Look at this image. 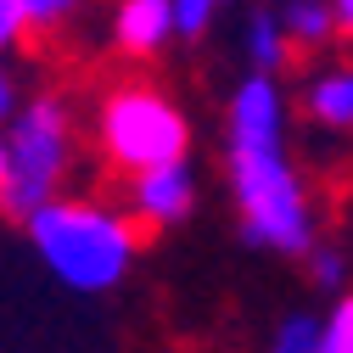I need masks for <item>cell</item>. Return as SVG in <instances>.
<instances>
[{
	"label": "cell",
	"mask_w": 353,
	"mask_h": 353,
	"mask_svg": "<svg viewBox=\"0 0 353 353\" xmlns=\"http://www.w3.org/2000/svg\"><path fill=\"white\" fill-rule=\"evenodd\" d=\"M28 241L46 258V270L68 292H112L141 247V219L112 213L101 202H79V196H51L39 202L28 219Z\"/></svg>",
	"instance_id": "cell-1"
},
{
	"label": "cell",
	"mask_w": 353,
	"mask_h": 353,
	"mask_svg": "<svg viewBox=\"0 0 353 353\" xmlns=\"http://www.w3.org/2000/svg\"><path fill=\"white\" fill-rule=\"evenodd\" d=\"M230 191L241 208V230L252 247L303 252L314 247V208L303 174L286 163L281 146H230Z\"/></svg>",
	"instance_id": "cell-2"
},
{
	"label": "cell",
	"mask_w": 353,
	"mask_h": 353,
	"mask_svg": "<svg viewBox=\"0 0 353 353\" xmlns=\"http://www.w3.org/2000/svg\"><path fill=\"white\" fill-rule=\"evenodd\" d=\"M96 141L112 168L141 174L157 163L191 157V118L152 84H118L96 112Z\"/></svg>",
	"instance_id": "cell-3"
},
{
	"label": "cell",
	"mask_w": 353,
	"mask_h": 353,
	"mask_svg": "<svg viewBox=\"0 0 353 353\" xmlns=\"http://www.w3.org/2000/svg\"><path fill=\"white\" fill-rule=\"evenodd\" d=\"M6 157H12V174H6V191H0V213L12 219H28L39 202H51L62 191V174L73 163V118L57 96H34L12 112V129H6Z\"/></svg>",
	"instance_id": "cell-4"
},
{
	"label": "cell",
	"mask_w": 353,
	"mask_h": 353,
	"mask_svg": "<svg viewBox=\"0 0 353 353\" xmlns=\"http://www.w3.org/2000/svg\"><path fill=\"white\" fill-rule=\"evenodd\" d=\"M281 135H286L281 84L263 68H252L230 96V146H281Z\"/></svg>",
	"instance_id": "cell-5"
},
{
	"label": "cell",
	"mask_w": 353,
	"mask_h": 353,
	"mask_svg": "<svg viewBox=\"0 0 353 353\" xmlns=\"http://www.w3.org/2000/svg\"><path fill=\"white\" fill-rule=\"evenodd\" d=\"M191 208H196V174L185 168V157L129 174V213L141 225H180Z\"/></svg>",
	"instance_id": "cell-6"
},
{
	"label": "cell",
	"mask_w": 353,
	"mask_h": 353,
	"mask_svg": "<svg viewBox=\"0 0 353 353\" xmlns=\"http://www.w3.org/2000/svg\"><path fill=\"white\" fill-rule=\"evenodd\" d=\"M174 34H180L174 0H118V12H112L118 51H129V57H157Z\"/></svg>",
	"instance_id": "cell-7"
},
{
	"label": "cell",
	"mask_w": 353,
	"mask_h": 353,
	"mask_svg": "<svg viewBox=\"0 0 353 353\" xmlns=\"http://www.w3.org/2000/svg\"><path fill=\"white\" fill-rule=\"evenodd\" d=\"M281 23H286V34H292L297 51H320V46H331V34L342 28L331 0H281Z\"/></svg>",
	"instance_id": "cell-8"
},
{
	"label": "cell",
	"mask_w": 353,
	"mask_h": 353,
	"mask_svg": "<svg viewBox=\"0 0 353 353\" xmlns=\"http://www.w3.org/2000/svg\"><path fill=\"white\" fill-rule=\"evenodd\" d=\"M308 112L325 129H353V68H325L308 84Z\"/></svg>",
	"instance_id": "cell-9"
},
{
	"label": "cell",
	"mask_w": 353,
	"mask_h": 353,
	"mask_svg": "<svg viewBox=\"0 0 353 353\" xmlns=\"http://www.w3.org/2000/svg\"><path fill=\"white\" fill-rule=\"evenodd\" d=\"M241 46H247V62L263 68V73H275V68L297 51L292 34H286V23H281V12H252L247 28H241Z\"/></svg>",
	"instance_id": "cell-10"
},
{
	"label": "cell",
	"mask_w": 353,
	"mask_h": 353,
	"mask_svg": "<svg viewBox=\"0 0 353 353\" xmlns=\"http://www.w3.org/2000/svg\"><path fill=\"white\" fill-rule=\"evenodd\" d=\"M275 353H325V320L292 314V320L275 331Z\"/></svg>",
	"instance_id": "cell-11"
},
{
	"label": "cell",
	"mask_w": 353,
	"mask_h": 353,
	"mask_svg": "<svg viewBox=\"0 0 353 353\" xmlns=\"http://www.w3.org/2000/svg\"><path fill=\"white\" fill-rule=\"evenodd\" d=\"M325 353H353V292H342L325 314Z\"/></svg>",
	"instance_id": "cell-12"
},
{
	"label": "cell",
	"mask_w": 353,
	"mask_h": 353,
	"mask_svg": "<svg viewBox=\"0 0 353 353\" xmlns=\"http://www.w3.org/2000/svg\"><path fill=\"white\" fill-rule=\"evenodd\" d=\"M28 28H34V17H28L23 0H0V57L17 51L23 39H28Z\"/></svg>",
	"instance_id": "cell-13"
},
{
	"label": "cell",
	"mask_w": 353,
	"mask_h": 353,
	"mask_svg": "<svg viewBox=\"0 0 353 353\" xmlns=\"http://www.w3.org/2000/svg\"><path fill=\"white\" fill-rule=\"evenodd\" d=\"M225 6V0H174V17H180V34L185 39H196V34H208V23H213V12Z\"/></svg>",
	"instance_id": "cell-14"
},
{
	"label": "cell",
	"mask_w": 353,
	"mask_h": 353,
	"mask_svg": "<svg viewBox=\"0 0 353 353\" xmlns=\"http://www.w3.org/2000/svg\"><path fill=\"white\" fill-rule=\"evenodd\" d=\"M308 270H314V281L320 286H342V275H347V258L336 252V247H308Z\"/></svg>",
	"instance_id": "cell-15"
},
{
	"label": "cell",
	"mask_w": 353,
	"mask_h": 353,
	"mask_svg": "<svg viewBox=\"0 0 353 353\" xmlns=\"http://www.w3.org/2000/svg\"><path fill=\"white\" fill-rule=\"evenodd\" d=\"M23 6H28V17H34V28H57L73 6H79V0H23Z\"/></svg>",
	"instance_id": "cell-16"
},
{
	"label": "cell",
	"mask_w": 353,
	"mask_h": 353,
	"mask_svg": "<svg viewBox=\"0 0 353 353\" xmlns=\"http://www.w3.org/2000/svg\"><path fill=\"white\" fill-rule=\"evenodd\" d=\"M12 112H17V84H12L6 68H0V123H12Z\"/></svg>",
	"instance_id": "cell-17"
},
{
	"label": "cell",
	"mask_w": 353,
	"mask_h": 353,
	"mask_svg": "<svg viewBox=\"0 0 353 353\" xmlns=\"http://www.w3.org/2000/svg\"><path fill=\"white\" fill-rule=\"evenodd\" d=\"M336 6V23H342V34H353V0H331Z\"/></svg>",
	"instance_id": "cell-18"
},
{
	"label": "cell",
	"mask_w": 353,
	"mask_h": 353,
	"mask_svg": "<svg viewBox=\"0 0 353 353\" xmlns=\"http://www.w3.org/2000/svg\"><path fill=\"white\" fill-rule=\"evenodd\" d=\"M6 174H12V157H6V135H0V191H6Z\"/></svg>",
	"instance_id": "cell-19"
}]
</instances>
